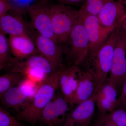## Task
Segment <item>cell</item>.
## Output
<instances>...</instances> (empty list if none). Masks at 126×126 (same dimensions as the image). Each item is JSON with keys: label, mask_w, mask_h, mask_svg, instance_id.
I'll return each mask as SVG.
<instances>
[{"label": "cell", "mask_w": 126, "mask_h": 126, "mask_svg": "<svg viewBox=\"0 0 126 126\" xmlns=\"http://www.w3.org/2000/svg\"><path fill=\"white\" fill-rule=\"evenodd\" d=\"M3 106L19 112L27 105L31 99L25 95L18 86L10 88L0 95Z\"/></svg>", "instance_id": "obj_17"}, {"label": "cell", "mask_w": 126, "mask_h": 126, "mask_svg": "<svg viewBox=\"0 0 126 126\" xmlns=\"http://www.w3.org/2000/svg\"><path fill=\"white\" fill-rule=\"evenodd\" d=\"M82 70L79 66L63 65L59 80L61 94L68 103L71 104L82 76Z\"/></svg>", "instance_id": "obj_11"}, {"label": "cell", "mask_w": 126, "mask_h": 126, "mask_svg": "<svg viewBox=\"0 0 126 126\" xmlns=\"http://www.w3.org/2000/svg\"><path fill=\"white\" fill-rule=\"evenodd\" d=\"M117 109L126 110V79L122 87L121 94L118 97Z\"/></svg>", "instance_id": "obj_29"}, {"label": "cell", "mask_w": 126, "mask_h": 126, "mask_svg": "<svg viewBox=\"0 0 126 126\" xmlns=\"http://www.w3.org/2000/svg\"><path fill=\"white\" fill-rule=\"evenodd\" d=\"M98 126V125H97L96 124V123L95 122H94V123L92 125V126Z\"/></svg>", "instance_id": "obj_33"}, {"label": "cell", "mask_w": 126, "mask_h": 126, "mask_svg": "<svg viewBox=\"0 0 126 126\" xmlns=\"http://www.w3.org/2000/svg\"><path fill=\"white\" fill-rule=\"evenodd\" d=\"M39 121L46 126H55L53 106L52 101L43 109Z\"/></svg>", "instance_id": "obj_22"}, {"label": "cell", "mask_w": 126, "mask_h": 126, "mask_svg": "<svg viewBox=\"0 0 126 126\" xmlns=\"http://www.w3.org/2000/svg\"><path fill=\"white\" fill-rule=\"evenodd\" d=\"M89 47L88 37L79 19L63 45L64 55L69 65L79 66L84 63Z\"/></svg>", "instance_id": "obj_4"}, {"label": "cell", "mask_w": 126, "mask_h": 126, "mask_svg": "<svg viewBox=\"0 0 126 126\" xmlns=\"http://www.w3.org/2000/svg\"><path fill=\"white\" fill-rule=\"evenodd\" d=\"M0 126H25L4 108L0 107Z\"/></svg>", "instance_id": "obj_23"}, {"label": "cell", "mask_w": 126, "mask_h": 126, "mask_svg": "<svg viewBox=\"0 0 126 126\" xmlns=\"http://www.w3.org/2000/svg\"><path fill=\"white\" fill-rule=\"evenodd\" d=\"M118 1L121 2L126 6V0H118Z\"/></svg>", "instance_id": "obj_32"}, {"label": "cell", "mask_w": 126, "mask_h": 126, "mask_svg": "<svg viewBox=\"0 0 126 126\" xmlns=\"http://www.w3.org/2000/svg\"><path fill=\"white\" fill-rule=\"evenodd\" d=\"M109 80L118 90L126 79V34L120 26L113 51Z\"/></svg>", "instance_id": "obj_5"}, {"label": "cell", "mask_w": 126, "mask_h": 126, "mask_svg": "<svg viewBox=\"0 0 126 126\" xmlns=\"http://www.w3.org/2000/svg\"><path fill=\"white\" fill-rule=\"evenodd\" d=\"M34 39L39 53L51 64L54 72L63 65V45L53 39L34 33Z\"/></svg>", "instance_id": "obj_8"}, {"label": "cell", "mask_w": 126, "mask_h": 126, "mask_svg": "<svg viewBox=\"0 0 126 126\" xmlns=\"http://www.w3.org/2000/svg\"><path fill=\"white\" fill-rule=\"evenodd\" d=\"M96 105V93L87 101L77 105L69 113L62 126H89L94 117Z\"/></svg>", "instance_id": "obj_9"}, {"label": "cell", "mask_w": 126, "mask_h": 126, "mask_svg": "<svg viewBox=\"0 0 126 126\" xmlns=\"http://www.w3.org/2000/svg\"><path fill=\"white\" fill-rule=\"evenodd\" d=\"M25 77L23 74L9 71L1 75L0 77V95L18 85Z\"/></svg>", "instance_id": "obj_19"}, {"label": "cell", "mask_w": 126, "mask_h": 126, "mask_svg": "<svg viewBox=\"0 0 126 126\" xmlns=\"http://www.w3.org/2000/svg\"><path fill=\"white\" fill-rule=\"evenodd\" d=\"M55 126H62L67 118L70 105L65 101L63 95H55L53 100Z\"/></svg>", "instance_id": "obj_18"}, {"label": "cell", "mask_w": 126, "mask_h": 126, "mask_svg": "<svg viewBox=\"0 0 126 126\" xmlns=\"http://www.w3.org/2000/svg\"><path fill=\"white\" fill-rule=\"evenodd\" d=\"M108 115L118 126H126V110L117 109Z\"/></svg>", "instance_id": "obj_25"}, {"label": "cell", "mask_w": 126, "mask_h": 126, "mask_svg": "<svg viewBox=\"0 0 126 126\" xmlns=\"http://www.w3.org/2000/svg\"><path fill=\"white\" fill-rule=\"evenodd\" d=\"M121 21L105 43L96 51L88 55L84 61L86 71L90 73L94 79L95 84L94 93L97 92L108 78L111 67L115 43Z\"/></svg>", "instance_id": "obj_2"}, {"label": "cell", "mask_w": 126, "mask_h": 126, "mask_svg": "<svg viewBox=\"0 0 126 126\" xmlns=\"http://www.w3.org/2000/svg\"><path fill=\"white\" fill-rule=\"evenodd\" d=\"M8 39L0 32V70L4 69L12 58Z\"/></svg>", "instance_id": "obj_20"}, {"label": "cell", "mask_w": 126, "mask_h": 126, "mask_svg": "<svg viewBox=\"0 0 126 126\" xmlns=\"http://www.w3.org/2000/svg\"><path fill=\"white\" fill-rule=\"evenodd\" d=\"M5 69L9 72L23 74L26 70L31 69H40L48 75L54 72L49 62L39 53L21 60L12 57Z\"/></svg>", "instance_id": "obj_10"}, {"label": "cell", "mask_w": 126, "mask_h": 126, "mask_svg": "<svg viewBox=\"0 0 126 126\" xmlns=\"http://www.w3.org/2000/svg\"><path fill=\"white\" fill-rule=\"evenodd\" d=\"M94 122L99 126H118L110 119L108 113L103 114L98 112Z\"/></svg>", "instance_id": "obj_27"}, {"label": "cell", "mask_w": 126, "mask_h": 126, "mask_svg": "<svg viewBox=\"0 0 126 126\" xmlns=\"http://www.w3.org/2000/svg\"><path fill=\"white\" fill-rule=\"evenodd\" d=\"M118 93L117 88L107 79L96 93V105L98 112L109 114L116 109Z\"/></svg>", "instance_id": "obj_12"}, {"label": "cell", "mask_w": 126, "mask_h": 126, "mask_svg": "<svg viewBox=\"0 0 126 126\" xmlns=\"http://www.w3.org/2000/svg\"><path fill=\"white\" fill-rule=\"evenodd\" d=\"M121 26V28L126 34V14L122 19Z\"/></svg>", "instance_id": "obj_31"}, {"label": "cell", "mask_w": 126, "mask_h": 126, "mask_svg": "<svg viewBox=\"0 0 126 126\" xmlns=\"http://www.w3.org/2000/svg\"><path fill=\"white\" fill-rule=\"evenodd\" d=\"M14 12L0 18V32L9 36L29 34L33 36L34 33L32 32L21 14Z\"/></svg>", "instance_id": "obj_15"}, {"label": "cell", "mask_w": 126, "mask_h": 126, "mask_svg": "<svg viewBox=\"0 0 126 126\" xmlns=\"http://www.w3.org/2000/svg\"><path fill=\"white\" fill-rule=\"evenodd\" d=\"M50 18L56 40L63 45L79 20V10L60 3L50 4Z\"/></svg>", "instance_id": "obj_3"}, {"label": "cell", "mask_w": 126, "mask_h": 126, "mask_svg": "<svg viewBox=\"0 0 126 126\" xmlns=\"http://www.w3.org/2000/svg\"><path fill=\"white\" fill-rule=\"evenodd\" d=\"M14 8V5L10 0H0V18L6 15Z\"/></svg>", "instance_id": "obj_28"}, {"label": "cell", "mask_w": 126, "mask_h": 126, "mask_svg": "<svg viewBox=\"0 0 126 126\" xmlns=\"http://www.w3.org/2000/svg\"><path fill=\"white\" fill-rule=\"evenodd\" d=\"M48 1H55L58 2L59 3L63 4L68 5L71 6L72 5L77 4H79L85 0H46Z\"/></svg>", "instance_id": "obj_30"}, {"label": "cell", "mask_w": 126, "mask_h": 126, "mask_svg": "<svg viewBox=\"0 0 126 126\" xmlns=\"http://www.w3.org/2000/svg\"><path fill=\"white\" fill-rule=\"evenodd\" d=\"M105 0H85L79 10V12L97 16L103 6Z\"/></svg>", "instance_id": "obj_21"}, {"label": "cell", "mask_w": 126, "mask_h": 126, "mask_svg": "<svg viewBox=\"0 0 126 126\" xmlns=\"http://www.w3.org/2000/svg\"><path fill=\"white\" fill-rule=\"evenodd\" d=\"M14 6L12 10L22 14L26 12L27 8L33 4L34 0H10Z\"/></svg>", "instance_id": "obj_26"}, {"label": "cell", "mask_w": 126, "mask_h": 126, "mask_svg": "<svg viewBox=\"0 0 126 126\" xmlns=\"http://www.w3.org/2000/svg\"><path fill=\"white\" fill-rule=\"evenodd\" d=\"M46 0H39L30 6L26 12L29 16L32 28L38 33L58 41L53 30L50 12V4Z\"/></svg>", "instance_id": "obj_6"}, {"label": "cell", "mask_w": 126, "mask_h": 126, "mask_svg": "<svg viewBox=\"0 0 126 126\" xmlns=\"http://www.w3.org/2000/svg\"><path fill=\"white\" fill-rule=\"evenodd\" d=\"M126 14V6L118 1L105 0L98 15L100 24L107 27L118 26Z\"/></svg>", "instance_id": "obj_13"}, {"label": "cell", "mask_w": 126, "mask_h": 126, "mask_svg": "<svg viewBox=\"0 0 126 126\" xmlns=\"http://www.w3.org/2000/svg\"><path fill=\"white\" fill-rule=\"evenodd\" d=\"M95 90V82L92 75L86 70L83 71L70 107L89 99L94 94Z\"/></svg>", "instance_id": "obj_16"}, {"label": "cell", "mask_w": 126, "mask_h": 126, "mask_svg": "<svg viewBox=\"0 0 126 126\" xmlns=\"http://www.w3.org/2000/svg\"><path fill=\"white\" fill-rule=\"evenodd\" d=\"M79 20L84 27L89 40L88 54H91L101 47L117 26L104 27L100 24L97 16L82 14L79 11Z\"/></svg>", "instance_id": "obj_7"}, {"label": "cell", "mask_w": 126, "mask_h": 126, "mask_svg": "<svg viewBox=\"0 0 126 126\" xmlns=\"http://www.w3.org/2000/svg\"><path fill=\"white\" fill-rule=\"evenodd\" d=\"M39 84L25 77L17 86L25 95L31 99L37 90Z\"/></svg>", "instance_id": "obj_24"}, {"label": "cell", "mask_w": 126, "mask_h": 126, "mask_svg": "<svg viewBox=\"0 0 126 126\" xmlns=\"http://www.w3.org/2000/svg\"><path fill=\"white\" fill-rule=\"evenodd\" d=\"M9 45L14 57L21 60L39 53L33 36L29 34L9 36Z\"/></svg>", "instance_id": "obj_14"}, {"label": "cell", "mask_w": 126, "mask_h": 126, "mask_svg": "<svg viewBox=\"0 0 126 126\" xmlns=\"http://www.w3.org/2000/svg\"><path fill=\"white\" fill-rule=\"evenodd\" d=\"M63 65L39 84L37 90L26 106L15 117L20 121L36 126L44 109L53 100L59 87Z\"/></svg>", "instance_id": "obj_1"}]
</instances>
